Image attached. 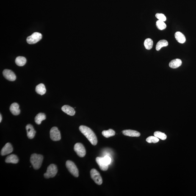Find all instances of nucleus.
<instances>
[{
	"instance_id": "obj_5",
	"label": "nucleus",
	"mask_w": 196,
	"mask_h": 196,
	"mask_svg": "<svg viewBox=\"0 0 196 196\" xmlns=\"http://www.w3.org/2000/svg\"><path fill=\"white\" fill-rule=\"evenodd\" d=\"M91 177L95 183L98 185H101L103 183V179L99 172L96 169H92L90 172Z\"/></svg>"
},
{
	"instance_id": "obj_17",
	"label": "nucleus",
	"mask_w": 196,
	"mask_h": 196,
	"mask_svg": "<svg viewBox=\"0 0 196 196\" xmlns=\"http://www.w3.org/2000/svg\"><path fill=\"white\" fill-rule=\"evenodd\" d=\"M182 62L179 59H175L171 61L169 64V67L175 69L178 68L182 65Z\"/></svg>"
},
{
	"instance_id": "obj_6",
	"label": "nucleus",
	"mask_w": 196,
	"mask_h": 196,
	"mask_svg": "<svg viewBox=\"0 0 196 196\" xmlns=\"http://www.w3.org/2000/svg\"><path fill=\"white\" fill-rule=\"evenodd\" d=\"M42 38V35L41 34L37 32H34L32 35L27 37V42L29 44H34L41 40Z\"/></svg>"
},
{
	"instance_id": "obj_26",
	"label": "nucleus",
	"mask_w": 196,
	"mask_h": 196,
	"mask_svg": "<svg viewBox=\"0 0 196 196\" xmlns=\"http://www.w3.org/2000/svg\"><path fill=\"white\" fill-rule=\"evenodd\" d=\"M156 26L158 29L161 30L165 29L167 27V25L164 23V22L159 20L157 21Z\"/></svg>"
},
{
	"instance_id": "obj_3",
	"label": "nucleus",
	"mask_w": 196,
	"mask_h": 196,
	"mask_svg": "<svg viewBox=\"0 0 196 196\" xmlns=\"http://www.w3.org/2000/svg\"><path fill=\"white\" fill-rule=\"evenodd\" d=\"M57 172V167L54 164H51L48 166L47 172L44 174L45 178L48 179L55 176Z\"/></svg>"
},
{
	"instance_id": "obj_8",
	"label": "nucleus",
	"mask_w": 196,
	"mask_h": 196,
	"mask_svg": "<svg viewBox=\"0 0 196 196\" xmlns=\"http://www.w3.org/2000/svg\"><path fill=\"white\" fill-rule=\"evenodd\" d=\"M50 138L54 141H58L61 139L60 131L56 127L51 128L50 131Z\"/></svg>"
},
{
	"instance_id": "obj_15",
	"label": "nucleus",
	"mask_w": 196,
	"mask_h": 196,
	"mask_svg": "<svg viewBox=\"0 0 196 196\" xmlns=\"http://www.w3.org/2000/svg\"><path fill=\"white\" fill-rule=\"evenodd\" d=\"M62 110L65 113L70 116H73L75 114V111L74 108L67 105L62 106Z\"/></svg>"
},
{
	"instance_id": "obj_10",
	"label": "nucleus",
	"mask_w": 196,
	"mask_h": 196,
	"mask_svg": "<svg viewBox=\"0 0 196 196\" xmlns=\"http://www.w3.org/2000/svg\"><path fill=\"white\" fill-rule=\"evenodd\" d=\"M95 161L101 170L103 171H106L108 170V165L105 162L103 158L97 157L95 159Z\"/></svg>"
},
{
	"instance_id": "obj_28",
	"label": "nucleus",
	"mask_w": 196,
	"mask_h": 196,
	"mask_svg": "<svg viewBox=\"0 0 196 196\" xmlns=\"http://www.w3.org/2000/svg\"><path fill=\"white\" fill-rule=\"evenodd\" d=\"M156 17L158 20L163 22H165L167 20L165 16L162 14L157 13L156 14Z\"/></svg>"
},
{
	"instance_id": "obj_4",
	"label": "nucleus",
	"mask_w": 196,
	"mask_h": 196,
	"mask_svg": "<svg viewBox=\"0 0 196 196\" xmlns=\"http://www.w3.org/2000/svg\"><path fill=\"white\" fill-rule=\"evenodd\" d=\"M66 166L70 172V173L74 176L78 177L79 175V172L78 169L76 165L73 161H67L66 163Z\"/></svg>"
},
{
	"instance_id": "obj_2",
	"label": "nucleus",
	"mask_w": 196,
	"mask_h": 196,
	"mask_svg": "<svg viewBox=\"0 0 196 196\" xmlns=\"http://www.w3.org/2000/svg\"><path fill=\"white\" fill-rule=\"evenodd\" d=\"M43 157L42 155L33 154L31 155L30 157V162L35 170L40 168L43 162Z\"/></svg>"
},
{
	"instance_id": "obj_22",
	"label": "nucleus",
	"mask_w": 196,
	"mask_h": 196,
	"mask_svg": "<svg viewBox=\"0 0 196 196\" xmlns=\"http://www.w3.org/2000/svg\"><path fill=\"white\" fill-rule=\"evenodd\" d=\"M168 45V42L165 40H160L157 43L156 46V50L158 51L160 50L161 48L164 47H167Z\"/></svg>"
},
{
	"instance_id": "obj_29",
	"label": "nucleus",
	"mask_w": 196,
	"mask_h": 196,
	"mask_svg": "<svg viewBox=\"0 0 196 196\" xmlns=\"http://www.w3.org/2000/svg\"><path fill=\"white\" fill-rule=\"evenodd\" d=\"M103 158L105 162H106V164H108V165L110 164L111 161H112V159H111L110 157L108 156H106L103 157Z\"/></svg>"
},
{
	"instance_id": "obj_14",
	"label": "nucleus",
	"mask_w": 196,
	"mask_h": 196,
	"mask_svg": "<svg viewBox=\"0 0 196 196\" xmlns=\"http://www.w3.org/2000/svg\"><path fill=\"white\" fill-rule=\"evenodd\" d=\"M19 106L17 103H12L10 106V111L13 115L15 116L18 115L20 112L19 109Z\"/></svg>"
},
{
	"instance_id": "obj_11",
	"label": "nucleus",
	"mask_w": 196,
	"mask_h": 196,
	"mask_svg": "<svg viewBox=\"0 0 196 196\" xmlns=\"http://www.w3.org/2000/svg\"><path fill=\"white\" fill-rule=\"evenodd\" d=\"M13 149L11 145L9 143H7L3 147L1 151V155L4 156L11 153Z\"/></svg>"
},
{
	"instance_id": "obj_25",
	"label": "nucleus",
	"mask_w": 196,
	"mask_h": 196,
	"mask_svg": "<svg viewBox=\"0 0 196 196\" xmlns=\"http://www.w3.org/2000/svg\"><path fill=\"white\" fill-rule=\"evenodd\" d=\"M154 136L159 139H162V140H165L167 138V136L164 133H163L159 131H157L155 132Z\"/></svg>"
},
{
	"instance_id": "obj_1",
	"label": "nucleus",
	"mask_w": 196,
	"mask_h": 196,
	"mask_svg": "<svg viewBox=\"0 0 196 196\" xmlns=\"http://www.w3.org/2000/svg\"><path fill=\"white\" fill-rule=\"evenodd\" d=\"M79 130L92 145H96L98 144V139L93 131L88 127L81 125L79 127Z\"/></svg>"
},
{
	"instance_id": "obj_27",
	"label": "nucleus",
	"mask_w": 196,
	"mask_h": 196,
	"mask_svg": "<svg viewBox=\"0 0 196 196\" xmlns=\"http://www.w3.org/2000/svg\"><path fill=\"white\" fill-rule=\"evenodd\" d=\"M146 141L149 143H156L159 142V139L157 137H155V136H150V137L147 138Z\"/></svg>"
},
{
	"instance_id": "obj_13",
	"label": "nucleus",
	"mask_w": 196,
	"mask_h": 196,
	"mask_svg": "<svg viewBox=\"0 0 196 196\" xmlns=\"http://www.w3.org/2000/svg\"><path fill=\"white\" fill-rule=\"evenodd\" d=\"M124 135L132 137H139L141 134L138 131L132 130H124L122 131Z\"/></svg>"
},
{
	"instance_id": "obj_9",
	"label": "nucleus",
	"mask_w": 196,
	"mask_h": 196,
	"mask_svg": "<svg viewBox=\"0 0 196 196\" xmlns=\"http://www.w3.org/2000/svg\"><path fill=\"white\" fill-rule=\"evenodd\" d=\"M3 74L6 79L10 81H14L16 79V76L12 70H4L3 72Z\"/></svg>"
},
{
	"instance_id": "obj_18",
	"label": "nucleus",
	"mask_w": 196,
	"mask_h": 196,
	"mask_svg": "<svg viewBox=\"0 0 196 196\" xmlns=\"http://www.w3.org/2000/svg\"><path fill=\"white\" fill-rule=\"evenodd\" d=\"M175 37L179 43L183 44L186 42V39L185 35L180 32H177L175 34Z\"/></svg>"
},
{
	"instance_id": "obj_23",
	"label": "nucleus",
	"mask_w": 196,
	"mask_h": 196,
	"mask_svg": "<svg viewBox=\"0 0 196 196\" xmlns=\"http://www.w3.org/2000/svg\"><path fill=\"white\" fill-rule=\"evenodd\" d=\"M103 135L106 138L112 137L115 135V131L112 129H109L107 131H103L102 133Z\"/></svg>"
},
{
	"instance_id": "obj_30",
	"label": "nucleus",
	"mask_w": 196,
	"mask_h": 196,
	"mask_svg": "<svg viewBox=\"0 0 196 196\" xmlns=\"http://www.w3.org/2000/svg\"><path fill=\"white\" fill-rule=\"evenodd\" d=\"M1 120H2V117H1V114H0V123H1Z\"/></svg>"
},
{
	"instance_id": "obj_12",
	"label": "nucleus",
	"mask_w": 196,
	"mask_h": 196,
	"mask_svg": "<svg viewBox=\"0 0 196 196\" xmlns=\"http://www.w3.org/2000/svg\"><path fill=\"white\" fill-rule=\"evenodd\" d=\"M26 129L28 137L30 139H33L35 135L36 131L32 125L31 124L27 125Z\"/></svg>"
},
{
	"instance_id": "obj_7",
	"label": "nucleus",
	"mask_w": 196,
	"mask_h": 196,
	"mask_svg": "<svg viewBox=\"0 0 196 196\" xmlns=\"http://www.w3.org/2000/svg\"><path fill=\"white\" fill-rule=\"evenodd\" d=\"M74 150L80 157H83L85 156L86 153L85 149L82 144L78 143L75 144L74 147Z\"/></svg>"
},
{
	"instance_id": "obj_19",
	"label": "nucleus",
	"mask_w": 196,
	"mask_h": 196,
	"mask_svg": "<svg viewBox=\"0 0 196 196\" xmlns=\"http://www.w3.org/2000/svg\"><path fill=\"white\" fill-rule=\"evenodd\" d=\"M35 90L37 94L41 95H44L46 91L45 85L43 84H40L37 86Z\"/></svg>"
},
{
	"instance_id": "obj_24",
	"label": "nucleus",
	"mask_w": 196,
	"mask_h": 196,
	"mask_svg": "<svg viewBox=\"0 0 196 196\" xmlns=\"http://www.w3.org/2000/svg\"><path fill=\"white\" fill-rule=\"evenodd\" d=\"M144 45L146 49L147 50H151L153 46V41L151 39H147L144 42Z\"/></svg>"
},
{
	"instance_id": "obj_16",
	"label": "nucleus",
	"mask_w": 196,
	"mask_h": 196,
	"mask_svg": "<svg viewBox=\"0 0 196 196\" xmlns=\"http://www.w3.org/2000/svg\"><path fill=\"white\" fill-rule=\"evenodd\" d=\"M19 162L18 157L15 154L9 155L6 157L5 162L7 163H12L13 164H17Z\"/></svg>"
},
{
	"instance_id": "obj_20",
	"label": "nucleus",
	"mask_w": 196,
	"mask_h": 196,
	"mask_svg": "<svg viewBox=\"0 0 196 196\" xmlns=\"http://www.w3.org/2000/svg\"><path fill=\"white\" fill-rule=\"evenodd\" d=\"M46 116L43 113H39L37 114L34 118V121L36 123L40 125L43 121L45 120Z\"/></svg>"
},
{
	"instance_id": "obj_21",
	"label": "nucleus",
	"mask_w": 196,
	"mask_h": 196,
	"mask_svg": "<svg viewBox=\"0 0 196 196\" xmlns=\"http://www.w3.org/2000/svg\"><path fill=\"white\" fill-rule=\"evenodd\" d=\"M15 63L19 66H23L26 64L27 62L26 58L22 56H18L15 59Z\"/></svg>"
}]
</instances>
